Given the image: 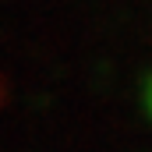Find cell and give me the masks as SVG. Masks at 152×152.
<instances>
[{
	"label": "cell",
	"instance_id": "6da1fadb",
	"mask_svg": "<svg viewBox=\"0 0 152 152\" xmlns=\"http://www.w3.org/2000/svg\"><path fill=\"white\" fill-rule=\"evenodd\" d=\"M149 110H152V88H149Z\"/></svg>",
	"mask_w": 152,
	"mask_h": 152
}]
</instances>
